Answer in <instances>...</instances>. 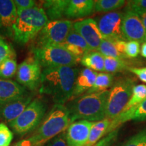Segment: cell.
Instances as JSON below:
<instances>
[{
  "instance_id": "obj_27",
  "label": "cell",
  "mask_w": 146,
  "mask_h": 146,
  "mask_svg": "<svg viewBox=\"0 0 146 146\" xmlns=\"http://www.w3.org/2000/svg\"><path fill=\"white\" fill-rule=\"evenodd\" d=\"M127 68L125 60L118 58L104 57V71L110 73H116L123 71Z\"/></svg>"
},
{
  "instance_id": "obj_26",
  "label": "cell",
  "mask_w": 146,
  "mask_h": 146,
  "mask_svg": "<svg viewBox=\"0 0 146 146\" xmlns=\"http://www.w3.org/2000/svg\"><path fill=\"white\" fill-rule=\"evenodd\" d=\"M146 99V85H135L133 89L131 97L128 102L127 106L124 111L128 110L131 108L137 106Z\"/></svg>"
},
{
  "instance_id": "obj_3",
  "label": "cell",
  "mask_w": 146,
  "mask_h": 146,
  "mask_svg": "<svg viewBox=\"0 0 146 146\" xmlns=\"http://www.w3.org/2000/svg\"><path fill=\"white\" fill-rule=\"evenodd\" d=\"M49 22L42 7L17 11V18L12 27L14 41L20 45L34 41L39 32Z\"/></svg>"
},
{
  "instance_id": "obj_32",
  "label": "cell",
  "mask_w": 146,
  "mask_h": 146,
  "mask_svg": "<svg viewBox=\"0 0 146 146\" xmlns=\"http://www.w3.org/2000/svg\"><path fill=\"white\" fill-rule=\"evenodd\" d=\"M122 146H146V129L131 137Z\"/></svg>"
},
{
  "instance_id": "obj_30",
  "label": "cell",
  "mask_w": 146,
  "mask_h": 146,
  "mask_svg": "<svg viewBox=\"0 0 146 146\" xmlns=\"http://www.w3.org/2000/svg\"><path fill=\"white\" fill-rule=\"evenodd\" d=\"M16 56L13 47L0 36V64L7 58Z\"/></svg>"
},
{
  "instance_id": "obj_19",
  "label": "cell",
  "mask_w": 146,
  "mask_h": 146,
  "mask_svg": "<svg viewBox=\"0 0 146 146\" xmlns=\"http://www.w3.org/2000/svg\"><path fill=\"white\" fill-rule=\"evenodd\" d=\"M17 18V9L12 0H0V20L3 27L12 30Z\"/></svg>"
},
{
  "instance_id": "obj_41",
  "label": "cell",
  "mask_w": 146,
  "mask_h": 146,
  "mask_svg": "<svg viewBox=\"0 0 146 146\" xmlns=\"http://www.w3.org/2000/svg\"><path fill=\"white\" fill-rule=\"evenodd\" d=\"M3 25H2V23H1V20H0V28H1V27H2Z\"/></svg>"
},
{
  "instance_id": "obj_12",
  "label": "cell",
  "mask_w": 146,
  "mask_h": 146,
  "mask_svg": "<svg viewBox=\"0 0 146 146\" xmlns=\"http://www.w3.org/2000/svg\"><path fill=\"white\" fill-rule=\"evenodd\" d=\"M72 28L85 39L91 51H98L104 37L96 20L87 18L75 22Z\"/></svg>"
},
{
  "instance_id": "obj_5",
  "label": "cell",
  "mask_w": 146,
  "mask_h": 146,
  "mask_svg": "<svg viewBox=\"0 0 146 146\" xmlns=\"http://www.w3.org/2000/svg\"><path fill=\"white\" fill-rule=\"evenodd\" d=\"M31 52L33 57L44 68L74 67L81 62V60L58 45L32 47Z\"/></svg>"
},
{
  "instance_id": "obj_17",
  "label": "cell",
  "mask_w": 146,
  "mask_h": 146,
  "mask_svg": "<svg viewBox=\"0 0 146 146\" xmlns=\"http://www.w3.org/2000/svg\"><path fill=\"white\" fill-rule=\"evenodd\" d=\"M95 1L91 0H70L66 10L65 17L80 18L90 16L94 12Z\"/></svg>"
},
{
  "instance_id": "obj_14",
  "label": "cell",
  "mask_w": 146,
  "mask_h": 146,
  "mask_svg": "<svg viewBox=\"0 0 146 146\" xmlns=\"http://www.w3.org/2000/svg\"><path fill=\"white\" fill-rule=\"evenodd\" d=\"M93 123L85 120H76L70 123L66 132L68 146H85Z\"/></svg>"
},
{
  "instance_id": "obj_36",
  "label": "cell",
  "mask_w": 146,
  "mask_h": 146,
  "mask_svg": "<svg viewBox=\"0 0 146 146\" xmlns=\"http://www.w3.org/2000/svg\"><path fill=\"white\" fill-rule=\"evenodd\" d=\"M14 4L17 11L27 10L36 6V1L32 0H14Z\"/></svg>"
},
{
  "instance_id": "obj_21",
  "label": "cell",
  "mask_w": 146,
  "mask_h": 146,
  "mask_svg": "<svg viewBox=\"0 0 146 146\" xmlns=\"http://www.w3.org/2000/svg\"><path fill=\"white\" fill-rule=\"evenodd\" d=\"M81 63L87 68L94 71H104V56L98 51L85 53L81 58Z\"/></svg>"
},
{
  "instance_id": "obj_6",
  "label": "cell",
  "mask_w": 146,
  "mask_h": 146,
  "mask_svg": "<svg viewBox=\"0 0 146 146\" xmlns=\"http://www.w3.org/2000/svg\"><path fill=\"white\" fill-rule=\"evenodd\" d=\"M46 111L47 104L43 98H36L9 126L18 135H26L39 127L45 117Z\"/></svg>"
},
{
  "instance_id": "obj_40",
  "label": "cell",
  "mask_w": 146,
  "mask_h": 146,
  "mask_svg": "<svg viewBox=\"0 0 146 146\" xmlns=\"http://www.w3.org/2000/svg\"><path fill=\"white\" fill-rule=\"evenodd\" d=\"M140 18H141L142 23H143L144 28H145V33H146V13H144L143 14L140 16Z\"/></svg>"
},
{
  "instance_id": "obj_37",
  "label": "cell",
  "mask_w": 146,
  "mask_h": 146,
  "mask_svg": "<svg viewBox=\"0 0 146 146\" xmlns=\"http://www.w3.org/2000/svg\"><path fill=\"white\" fill-rule=\"evenodd\" d=\"M129 70L137 76V77L142 82L146 83V67H144V68H129Z\"/></svg>"
},
{
  "instance_id": "obj_38",
  "label": "cell",
  "mask_w": 146,
  "mask_h": 146,
  "mask_svg": "<svg viewBox=\"0 0 146 146\" xmlns=\"http://www.w3.org/2000/svg\"><path fill=\"white\" fill-rule=\"evenodd\" d=\"M10 146H40L34 141L31 138L29 137L20 140Z\"/></svg>"
},
{
  "instance_id": "obj_33",
  "label": "cell",
  "mask_w": 146,
  "mask_h": 146,
  "mask_svg": "<svg viewBox=\"0 0 146 146\" xmlns=\"http://www.w3.org/2000/svg\"><path fill=\"white\" fill-rule=\"evenodd\" d=\"M140 53V43L138 41H130L126 43L125 54L127 58L137 57Z\"/></svg>"
},
{
  "instance_id": "obj_15",
  "label": "cell",
  "mask_w": 146,
  "mask_h": 146,
  "mask_svg": "<svg viewBox=\"0 0 146 146\" xmlns=\"http://www.w3.org/2000/svg\"><path fill=\"white\" fill-rule=\"evenodd\" d=\"M29 93L25 87L12 80L0 78V106Z\"/></svg>"
},
{
  "instance_id": "obj_18",
  "label": "cell",
  "mask_w": 146,
  "mask_h": 146,
  "mask_svg": "<svg viewBox=\"0 0 146 146\" xmlns=\"http://www.w3.org/2000/svg\"><path fill=\"white\" fill-rule=\"evenodd\" d=\"M69 0H47L42 4V8L50 21L62 20L65 16Z\"/></svg>"
},
{
  "instance_id": "obj_11",
  "label": "cell",
  "mask_w": 146,
  "mask_h": 146,
  "mask_svg": "<svg viewBox=\"0 0 146 146\" xmlns=\"http://www.w3.org/2000/svg\"><path fill=\"white\" fill-rule=\"evenodd\" d=\"M122 33L125 40L146 42L145 28L140 16L132 11L126 10L122 21Z\"/></svg>"
},
{
  "instance_id": "obj_10",
  "label": "cell",
  "mask_w": 146,
  "mask_h": 146,
  "mask_svg": "<svg viewBox=\"0 0 146 146\" xmlns=\"http://www.w3.org/2000/svg\"><path fill=\"white\" fill-rule=\"evenodd\" d=\"M123 14L111 12L97 18L98 28L104 39L110 41H125L122 33Z\"/></svg>"
},
{
  "instance_id": "obj_39",
  "label": "cell",
  "mask_w": 146,
  "mask_h": 146,
  "mask_svg": "<svg viewBox=\"0 0 146 146\" xmlns=\"http://www.w3.org/2000/svg\"><path fill=\"white\" fill-rule=\"evenodd\" d=\"M140 53H141V56L142 57L146 58V42H144L142 44Z\"/></svg>"
},
{
  "instance_id": "obj_22",
  "label": "cell",
  "mask_w": 146,
  "mask_h": 146,
  "mask_svg": "<svg viewBox=\"0 0 146 146\" xmlns=\"http://www.w3.org/2000/svg\"><path fill=\"white\" fill-rule=\"evenodd\" d=\"M113 83V75L110 73L100 72L97 75L96 81L91 88L85 93V94L100 93L106 91Z\"/></svg>"
},
{
  "instance_id": "obj_7",
  "label": "cell",
  "mask_w": 146,
  "mask_h": 146,
  "mask_svg": "<svg viewBox=\"0 0 146 146\" xmlns=\"http://www.w3.org/2000/svg\"><path fill=\"white\" fill-rule=\"evenodd\" d=\"M134 81L122 79L116 82L108 91L106 118L114 119L123 112L132 95Z\"/></svg>"
},
{
  "instance_id": "obj_34",
  "label": "cell",
  "mask_w": 146,
  "mask_h": 146,
  "mask_svg": "<svg viewBox=\"0 0 146 146\" xmlns=\"http://www.w3.org/2000/svg\"><path fill=\"white\" fill-rule=\"evenodd\" d=\"M131 120L137 122L146 121V99L136 107Z\"/></svg>"
},
{
  "instance_id": "obj_8",
  "label": "cell",
  "mask_w": 146,
  "mask_h": 146,
  "mask_svg": "<svg viewBox=\"0 0 146 146\" xmlns=\"http://www.w3.org/2000/svg\"><path fill=\"white\" fill-rule=\"evenodd\" d=\"M72 25L68 20L49 21L38 34L33 47L56 45L63 43L72 29Z\"/></svg>"
},
{
  "instance_id": "obj_23",
  "label": "cell",
  "mask_w": 146,
  "mask_h": 146,
  "mask_svg": "<svg viewBox=\"0 0 146 146\" xmlns=\"http://www.w3.org/2000/svg\"><path fill=\"white\" fill-rule=\"evenodd\" d=\"M98 52H99L104 57L118 58L122 60L126 58L120 52L116 41H110V40L104 39L101 42Z\"/></svg>"
},
{
  "instance_id": "obj_28",
  "label": "cell",
  "mask_w": 146,
  "mask_h": 146,
  "mask_svg": "<svg viewBox=\"0 0 146 146\" xmlns=\"http://www.w3.org/2000/svg\"><path fill=\"white\" fill-rule=\"evenodd\" d=\"M64 42L68 43V44L74 45V46L79 47L86 53L91 51L85 39L78 33H76L73 28L71 29Z\"/></svg>"
},
{
  "instance_id": "obj_29",
  "label": "cell",
  "mask_w": 146,
  "mask_h": 146,
  "mask_svg": "<svg viewBox=\"0 0 146 146\" xmlns=\"http://www.w3.org/2000/svg\"><path fill=\"white\" fill-rule=\"evenodd\" d=\"M14 135L6 124L0 123V146H10Z\"/></svg>"
},
{
  "instance_id": "obj_20",
  "label": "cell",
  "mask_w": 146,
  "mask_h": 146,
  "mask_svg": "<svg viewBox=\"0 0 146 146\" xmlns=\"http://www.w3.org/2000/svg\"><path fill=\"white\" fill-rule=\"evenodd\" d=\"M111 123V120L106 118L98 122H94L91 126L89 136L85 146H94L102 137L107 135L108 130Z\"/></svg>"
},
{
  "instance_id": "obj_9",
  "label": "cell",
  "mask_w": 146,
  "mask_h": 146,
  "mask_svg": "<svg viewBox=\"0 0 146 146\" xmlns=\"http://www.w3.org/2000/svg\"><path fill=\"white\" fill-rule=\"evenodd\" d=\"M41 66L32 56L27 58L18 66L16 82L29 91L39 88L41 78Z\"/></svg>"
},
{
  "instance_id": "obj_4",
  "label": "cell",
  "mask_w": 146,
  "mask_h": 146,
  "mask_svg": "<svg viewBox=\"0 0 146 146\" xmlns=\"http://www.w3.org/2000/svg\"><path fill=\"white\" fill-rule=\"evenodd\" d=\"M68 110L64 104L55 105L29 137L40 146L64 132L70 125Z\"/></svg>"
},
{
  "instance_id": "obj_25",
  "label": "cell",
  "mask_w": 146,
  "mask_h": 146,
  "mask_svg": "<svg viewBox=\"0 0 146 146\" xmlns=\"http://www.w3.org/2000/svg\"><path fill=\"white\" fill-rule=\"evenodd\" d=\"M124 0H98L95 1L94 11L96 12H109L122 8L125 4Z\"/></svg>"
},
{
  "instance_id": "obj_24",
  "label": "cell",
  "mask_w": 146,
  "mask_h": 146,
  "mask_svg": "<svg viewBox=\"0 0 146 146\" xmlns=\"http://www.w3.org/2000/svg\"><path fill=\"white\" fill-rule=\"evenodd\" d=\"M17 69L16 56L7 58L0 64V78L10 80L16 74Z\"/></svg>"
},
{
  "instance_id": "obj_2",
  "label": "cell",
  "mask_w": 146,
  "mask_h": 146,
  "mask_svg": "<svg viewBox=\"0 0 146 146\" xmlns=\"http://www.w3.org/2000/svg\"><path fill=\"white\" fill-rule=\"evenodd\" d=\"M108 91L85 94L69 101L66 108L70 114V123L80 120L94 123L106 118Z\"/></svg>"
},
{
  "instance_id": "obj_31",
  "label": "cell",
  "mask_w": 146,
  "mask_h": 146,
  "mask_svg": "<svg viewBox=\"0 0 146 146\" xmlns=\"http://www.w3.org/2000/svg\"><path fill=\"white\" fill-rule=\"evenodd\" d=\"M126 10L132 11L140 16L146 13V0L129 1L126 6Z\"/></svg>"
},
{
  "instance_id": "obj_1",
  "label": "cell",
  "mask_w": 146,
  "mask_h": 146,
  "mask_svg": "<svg viewBox=\"0 0 146 146\" xmlns=\"http://www.w3.org/2000/svg\"><path fill=\"white\" fill-rule=\"evenodd\" d=\"M79 70L62 66L44 68L42 71L39 93L52 97L55 104H64L72 98Z\"/></svg>"
},
{
  "instance_id": "obj_35",
  "label": "cell",
  "mask_w": 146,
  "mask_h": 146,
  "mask_svg": "<svg viewBox=\"0 0 146 146\" xmlns=\"http://www.w3.org/2000/svg\"><path fill=\"white\" fill-rule=\"evenodd\" d=\"M44 146H68L66 139V132L60 133L58 136L55 137L50 141H48Z\"/></svg>"
},
{
  "instance_id": "obj_16",
  "label": "cell",
  "mask_w": 146,
  "mask_h": 146,
  "mask_svg": "<svg viewBox=\"0 0 146 146\" xmlns=\"http://www.w3.org/2000/svg\"><path fill=\"white\" fill-rule=\"evenodd\" d=\"M97 75L98 73L96 71L87 68L79 71L74 83L73 94L70 101L82 96V94L86 93L94 86Z\"/></svg>"
},
{
  "instance_id": "obj_42",
  "label": "cell",
  "mask_w": 146,
  "mask_h": 146,
  "mask_svg": "<svg viewBox=\"0 0 146 146\" xmlns=\"http://www.w3.org/2000/svg\"><path fill=\"white\" fill-rule=\"evenodd\" d=\"M94 146H95V145H94Z\"/></svg>"
},
{
  "instance_id": "obj_13",
  "label": "cell",
  "mask_w": 146,
  "mask_h": 146,
  "mask_svg": "<svg viewBox=\"0 0 146 146\" xmlns=\"http://www.w3.org/2000/svg\"><path fill=\"white\" fill-rule=\"evenodd\" d=\"M33 94L27 93L0 106V120L5 124H10L21 115L33 99Z\"/></svg>"
}]
</instances>
